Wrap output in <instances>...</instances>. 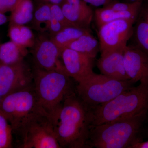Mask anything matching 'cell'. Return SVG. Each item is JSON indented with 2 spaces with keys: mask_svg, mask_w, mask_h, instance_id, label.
Returning a JSON list of instances; mask_svg holds the SVG:
<instances>
[{
  "mask_svg": "<svg viewBox=\"0 0 148 148\" xmlns=\"http://www.w3.org/2000/svg\"><path fill=\"white\" fill-rule=\"evenodd\" d=\"M54 127L61 148L88 147L89 110L76 93L70 92L64 99Z\"/></svg>",
  "mask_w": 148,
  "mask_h": 148,
  "instance_id": "obj_1",
  "label": "cell"
},
{
  "mask_svg": "<svg viewBox=\"0 0 148 148\" xmlns=\"http://www.w3.org/2000/svg\"><path fill=\"white\" fill-rule=\"evenodd\" d=\"M148 109V84L132 87L112 100L89 110L90 126L134 116Z\"/></svg>",
  "mask_w": 148,
  "mask_h": 148,
  "instance_id": "obj_2",
  "label": "cell"
},
{
  "mask_svg": "<svg viewBox=\"0 0 148 148\" xmlns=\"http://www.w3.org/2000/svg\"><path fill=\"white\" fill-rule=\"evenodd\" d=\"M33 87L40 106L53 125L64 99L72 92L70 77L61 71L35 68Z\"/></svg>",
  "mask_w": 148,
  "mask_h": 148,
  "instance_id": "obj_3",
  "label": "cell"
},
{
  "mask_svg": "<svg viewBox=\"0 0 148 148\" xmlns=\"http://www.w3.org/2000/svg\"><path fill=\"white\" fill-rule=\"evenodd\" d=\"M147 110L128 118L90 126L88 147L131 148L133 144L139 141L137 136Z\"/></svg>",
  "mask_w": 148,
  "mask_h": 148,
  "instance_id": "obj_4",
  "label": "cell"
},
{
  "mask_svg": "<svg viewBox=\"0 0 148 148\" xmlns=\"http://www.w3.org/2000/svg\"><path fill=\"white\" fill-rule=\"evenodd\" d=\"M0 110L10 123L13 133L21 137L34 122L43 117L49 118L40 106L33 86L1 98Z\"/></svg>",
  "mask_w": 148,
  "mask_h": 148,
  "instance_id": "obj_5",
  "label": "cell"
},
{
  "mask_svg": "<svg viewBox=\"0 0 148 148\" xmlns=\"http://www.w3.org/2000/svg\"><path fill=\"white\" fill-rule=\"evenodd\" d=\"M78 83L77 95L89 110L111 101L131 88L133 84L95 73Z\"/></svg>",
  "mask_w": 148,
  "mask_h": 148,
  "instance_id": "obj_6",
  "label": "cell"
},
{
  "mask_svg": "<svg viewBox=\"0 0 148 148\" xmlns=\"http://www.w3.org/2000/svg\"><path fill=\"white\" fill-rule=\"evenodd\" d=\"M135 20L119 19L106 23L98 28L101 52L124 50L133 33Z\"/></svg>",
  "mask_w": 148,
  "mask_h": 148,
  "instance_id": "obj_7",
  "label": "cell"
},
{
  "mask_svg": "<svg viewBox=\"0 0 148 148\" xmlns=\"http://www.w3.org/2000/svg\"><path fill=\"white\" fill-rule=\"evenodd\" d=\"M24 148H60L52 121L44 116L34 122L21 136Z\"/></svg>",
  "mask_w": 148,
  "mask_h": 148,
  "instance_id": "obj_8",
  "label": "cell"
},
{
  "mask_svg": "<svg viewBox=\"0 0 148 148\" xmlns=\"http://www.w3.org/2000/svg\"><path fill=\"white\" fill-rule=\"evenodd\" d=\"M33 72L24 61L14 65L0 64V98L32 86Z\"/></svg>",
  "mask_w": 148,
  "mask_h": 148,
  "instance_id": "obj_9",
  "label": "cell"
},
{
  "mask_svg": "<svg viewBox=\"0 0 148 148\" xmlns=\"http://www.w3.org/2000/svg\"><path fill=\"white\" fill-rule=\"evenodd\" d=\"M32 47L36 68L46 71L56 70L66 73L63 63L59 59L61 58V50L51 38L41 35L35 40Z\"/></svg>",
  "mask_w": 148,
  "mask_h": 148,
  "instance_id": "obj_10",
  "label": "cell"
},
{
  "mask_svg": "<svg viewBox=\"0 0 148 148\" xmlns=\"http://www.w3.org/2000/svg\"><path fill=\"white\" fill-rule=\"evenodd\" d=\"M124 64L128 79L132 83L140 82L148 84V54L133 45L127 46L124 52Z\"/></svg>",
  "mask_w": 148,
  "mask_h": 148,
  "instance_id": "obj_11",
  "label": "cell"
},
{
  "mask_svg": "<svg viewBox=\"0 0 148 148\" xmlns=\"http://www.w3.org/2000/svg\"><path fill=\"white\" fill-rule=\"evenodd\" d=\"M61 58L68 75L77 83L94 73V59L87 56L65 47L61 51Z\"/></svg>",
  "mask_w": 148,
  "mask_h": 148,
  "instance_id": "obj_12",
  "label": "cell"
},
{
  "mask_svg": "<svg viewBox=\"0 0 148 148\" xmlns=\"http://www.w3.org/2000/svg\"><path fill=\"white\" fill-rule=\"evenodd\" d=\"M124 50H114L101 52L97 66L101 74L121 80H129L124 64Z\"/></svg>",
  "mask_w": 148,
  "mask_h": 148,
  "instance_id": "obj_13",
  "label": "cell"
},
{
  "mask_svg": "<svg viewBox=\"0 0 148 148\" xmlns=\"http://www.w3.org/2000/svg\"><path fill=\"white\" fill-rule=\"evenodd\" d=\"M61 8L66 18L75 27L89 29L94 12L91 8L84 2L76 5H71L64 2Z\"/></svg>",
  "mask_w": 148,
  "mask_h": 148,
  "instance_id": "obj_14",
  "label": "cell"
},
{
  "mask_svg": "<svg viewBox=\"0 0 148 148\" xmlns=\"http://www.w3.org/2000/svg\"><path fill=\"white\" fill-rule=\"evenodd\" d=\"M134 44L148 54V0L144 1L133 25Z\"/></svg>",
  "mask_w": 148,
  "mask_h": 148,
  "instance_id": "obj_15",
  "label": "cell"
},
{
  "mask_svg": "<svg viewBox=\"0 0 148 148\" xmlns=\"http://www.w3.org/2000/svg\"><path fill=\"white\" fill-rule=\"evenodd\" d=\"M28 53L27 48L13 42L0 44V64L14 65L24 61Z\"/></svg>",
  "mask_w": 148,
  "mask_h": 148,
  "instance_id": "obj_16",
  "label": "cell"
},
{
  "mask_svg": "<svg viewBox=\"0 0 148 148\" xmlns=\"http://www.w3.org/2000/svg\"><path fill=\"white\" fill-rule=\"evenodd\" d=\"M140 10L121 12L103 7L95 10L94 17L98 28L106 23L119 19H131L135 21Z\"/></svg>",
  "mask_w": 148,
  "mask_h": 148,
  "instance_id": "obj_17",
  "label": "cell"
},
{
  "mask_svg": "<svg viewBox=\"0 0 148 148\" xmlns=\"http://www.w3.org/2000/svg\"><path fill=\"white\" fill-rule=\"evenodd\" d=\"M66 47L76 51L94 59L100 51V44L91 33L82 35Z\"/></svg>",
  "mask_w": 148,
  "mask_h": 148,
  "instance_id": "obj_18",
  "label": "cell"
},
{
  "mask_svg": "<svg viewBox=\"0 0 148 148\" xmlns=\"http://www.w3.org/2000/svg\"><path fill=\"white\" fill-rule=\"evenodd\" d=\"M89 29H84L75 26L64 27L60 32L51 37L61 51L69 44L79 38L82 35L90 33Z\"/></svg>",
  "mask_w": 148,
  "mask_h": 148,
  "instance_id": "obj_19",
  "label": "cell"
},
{
  "mask_svg": "<svg viewBox=\"0 0 148 148\" xmlns=\"http://www.w3.org/2000/svg\"><path fill=\"white\" fill-rule=\"evenodd\" d=\"M8 35L11 41L27 48L34 45L36 39L33 32L24 25L10 23Z\"/></svg>",
  "mask_w": 148,
  "mask_h": 148,
  "instance_id": "obj_20",
  "label": "cell"
},
{
  "mask_svg": "<svg viewBox=\"0 0 148 148\" xmlns=\"http://www.w3.org/2000/svg\"><path fill=\"white\" fill-rule=\"evenodd\" d=\"M34 5L32 0H22L11 12V24L24 25L32 21L34 17Z\"/></svg>",
  "mask_w": 148,
  "mask_h": 148,
  "instance_id": "obj_21",
  "label": "cell"
},
{
  "mask_svg": "<svg viewBox=\"0 0 148 148\" xmlns=\"http://www.w3.org/2000/svg\"><path fill=\"white\" fill-rule=\"evenodd\" d=\"M51 16V4L45 3L41 4L37 8L34 14L33 20L35 28L42 32L43 25L44 31H47Z\"/></svg>",
  "mask_w": 148,
  "mask_h": 148,
  "instance_id": "obj_22",
  "label": "cell"
},
{
  "mask_svg": "<svg viewBox=\"0 0 148 148\" xmlns=\"http://www.w3.org/2000/svg\"><path fill=\"white\" fill-rule=\"evenodd\" d=\"M13 130L7 119L0 110V148L11 147Z\"/></svg>",
  "mask_w": 148,
  "mask_h": 148,
  "instance_id": "obj_23",
  "label": "cell"
},
{
  "mask_svg": "<svg viewBox=\"0 0 148 148\" xmlns=\"http://www.w3.org/2000/svg\"><path fill=\"white\" fill-rule=\"evenodd\" d=\"M143 0H140L133 3L120 2H115L106 6L105 7L118 11L126 12L139 10L141 8Z\"/></svg>",
  "mask_w": 148,
  "mask_h": 148,
  "instance_id": "obj_24",
  "label": "cell"
},
{
  "mask_svg": "<svg viewBox=\"0 0 148 148\" xmlns=\"http://www.w3.org/2000/svg\"><path fill=\"white\" fill-rule=\"evenodd\" d=\"M51 16L57 19L64 27L74 26L66 18L64 15L61 5L51 4Z\"/></svg>",
  "mask_w": 148,
  "mask_h": 148,
  "instance_id": "obj_25",
  "label": "cell"
},
{
  "mask_svg": "<svg viewBox=\"0 0 148 148\" xmlns=\"http://www.w3.org/2000/svg\"><path fill=\"white\" fill-rule=\"evenodd\" d=\"M22 0H0V11L3 13L11 12Z\"/></svg>",
  "mask_w": 148,
  "mask_h": 148,
  "instance_id": "obj_26",
  "label": "cell"
},
{
  "mask_svg": "<svg viewBox=\"0 0 148 148\" xmlns=\"http://www.w3.org/2000/svg\"><path fill=\"white\" fill-rule=\"evenodd\" d=\"M64 27H65L57 19L51 16L48 25L47 31L49 32L51 36H52L60 32Z\"/></svg>",
  "mask_w": 148,
  "mask_h": 148,
  "instance_id": "obj_27",
  "label": "cell"
},
{
  "mask_svg": "<svg viewBox=\"0 0 148 148\" xmlns=\"http://www.w3.org/2000/svg\"><path fill=\"white\" fill-rule=\"evenodd\" d=\"M87 3L95 7L105 6L119 0H84Z\"/></svg>",
  "mask_w": 148,
  "mask_h": 148,
  "instance_id": "obj_28",
  "label": "cell"
},
{
  "mask_svg": "<svg viewBox=\"0 0 148 148\" xmlns=\"http://www.w3.org/2000/svg\"><path fill=\"white\" fill-rule=\"evenodd\" d=\"M133 148H148V141L141 142L138 141L131 147Z\"/></svg>",
  "mask_w": 148,
  "mask_h": 148,
  "instance_id": "obj_29",
  "label": "cell"
},
{
  "mask_svg": "<svg viewBox=\"0 0 148 148\" xmlns=\"http://www.w3.org/2000/svg\"><path fill=\"white\" fill-rule=\"evenodd\" d=\"M43 2L50 4L58 5H61L65 2V0H42Z\"/></svg>",
  "mask_w": 148,
  "mask_h": 148,
  "instance_id": "obj_30",
  "label": "cell"
},
{
  "mask_svg": "<svg viewBox=\"0 0 148 148\" xmlns=\"http://www.w3.org/2000/svg\"><path fill=\"white\" fill-rule=\"evenodd\" d=\"M8 21V18L6 16L5 13H3L0 11V26L3 25L6 23Z\"/></svg>",
  "mask_w": 148,
  "mask_h": 148,
  "instance_id": "obj_31",
  "label": "cell"
},
{
  "mask_svg": "<svg viewBox=\"0 0 148 148\" xmlns=\"http://www.w3.org/2000/svg\"><path fill=\"white\" fill-rule=\"evenodd\" d=\"M140 0H125V2L127 3H133L135 2L138 1Z\"/></svg>",
  "mask_w": 148,
  "mask_h": 148,
  "instance_id": "obj_32",
  "label": "cell"
},
{
  "mask_svg": "<svg viewBox=\"0 0 148 148\" xmlns=\"http://www.w3.org/2000/svg\"><path fill=\"white\" fill-rule=\"evenodd\" d=\"M41 1H42V0H41Z\"/></svg>",
  "mask_w": 148,
  "mask_h": 148,
  "instance_id": "obj_33",
  "label": "cell"
}]
</instances>
